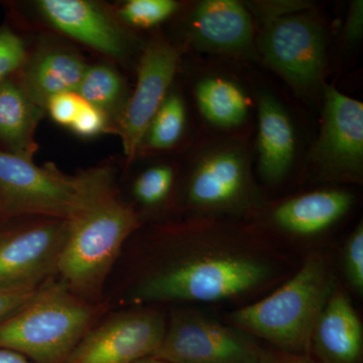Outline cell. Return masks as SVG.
Masks as SVG:
<instances>
[{"label":"cell","instance_id":"cell-27","mask_svg":"<svg viewBox=\"0 0 363 363\" xmlns=\"http://www.w3.org/2000/svg\"><path fill=\"white\" fill-rule=\"evenodd\" d=\"M245 6L250 9L255 23L259 21L279 18L298 11L311 9L310 2L298 1V0H274V1H245Z\"/></svg>","mask_w":363,"mask_h":363},{"label":"cell","instance_id":"cell-29","mask_svg":"<svg viewBox=\"0 0 363 363\" xmlns=\"http://www.w3.org/2000/svg\"><path fill=\"white\" fill-rule=\"evenodd\" d=\"M82 104L83 100L77 93H62L49 100L45 105V111L60 125L71 128Z\"/></svg>","mask_w":363,"mask_h":363},{"label":"cell","instance_id":"cell-22","mask_svg":"<svg viewBox=\"0 0 363 363\" xmlns=\"http://www.w3.org/2000/svg\"><path fill=\"white\" fill-rule=\"evenodd\" d=\"M187 123L185 100L180 92L172 88L164 104L150 121L140 152H162L174 149L185 135Z\"/></svg>","mask_w":363,"mask_h":363},{"label":"cell","instance_id":"cell-35","mask_svg":"<svg viewBox=\"0 0 363 363\" xmlns=\"http://www.w3.org/2000/svg\"><path fill=\"white\" fill-rule=\"evenodd\" d=\"M6 214V211H4V206H2L1 202H0V215Z\"/></svg>","mask_w":363,"mask_h":363},{"label":"cell","instance_id":"cell-31","mask_svg":"<svg viewBox=\"0 0 363 363\" xmlns=\"http://www.w3.org/2000/svg\"><path fill=\"white\" fill-rule=\"evenodd\" d=\"M363 35V2L354 0L350 4L343 26V43L352 45L359 44Z\"/></svg>","mask_w":363,"mask_h":363},{"label":"cell","instance_id":"cell-1","mask_svg":"<svg viewBox=\"0 0 363 363\" xmlns=\"http://www.w3.org/2000/svg\"><path fill=\"white\" fill-rule=\"evenodd\" d=\"M178 233L186 247L140 279L131 294L136 303L219 302L279 274V257L250 227L200 216Z\"/></svg>","mask_w":363,"mask_h":363},{"label":"cell","instance_id":"cell-24","mask_svg":"<svg viewBox=\"0 0 363 363\" xmlns=\"http://www.w3.org/2000/svg\"><path fill=\"white\" fill-rule=\"evenodd\" d=\"M175 183V171L169 164H157L145 169L133 184V194L140 204L157 206L164 202Z\"/></svg>","mask_w":363,"mask_h":363},{"label":"cell","instance_id":"cell-23","mask_svg":"<svg viewBox=\"0 0 363 363\" xmlns=\"http://www.w3.org/2000/svg\"><path fill=\"white\" fill-rule=\"evenodd\" d=\"M180 6L175 0H130L119 9L118 16L133 28H150L168 21Z\"/></svg>","mask_w":363,"mask_h":363},{"label":"cell","instance_id":"cell-13","mask_svg":"<svg viewBox=\"0 0 363 363\" xmlns=\"http://www.w3.org/2000/svg\"><path fill=\"white\" fill-rule=\"evenodd\" d=\"M186 39L197 52L238 61H259L257 26L245 2L201 0L186 16Z\"/></svg>","mask_w":363,"mask_h":363},{"label":"cell","instance_id":"cell-19","mask_svg":"<svg viewBox=\"0 0 363 363\" xmlns=\"http://www.w3.org/2000/svg\"><path fill=\"white\" fill-rule=\"evenodd\" d=\"M87 69L80 56L65 49L40 52L28 64L21 86L45 111L49 100L62 93L77 92Z\"/></svg>","mask_w":363,"mask_h":363},{"label":"cell","instance_id":"cell-20","mask_svg":"<svg viewBox=\"0 0 363 363\" xmlns=\"http://www.w3.org/2000/svg\"><path fill=\"white\" fill-rule=\"evenodd\" d=\"M44 111L20 84L9 79L0 82V143L4 150L33 161L38 150L35 130Z\"/></svg>","mask_w":363,"mask_h":363},{"label":"cell","instance_id":"cell-2","mask_svg":"<svg viewBox=\"0 0 363 363\" xmlns=\"http://www.w3.org/2000/svg\"><path fill=\"white\" fill-rule=\"evenodd\" d=\"M68 222L57 272L74 295L98 298L123 243L140 225L133 207L119 197L107 168L90 169L80 204Z\"/></svg>","mask_w":363,"mask_h":363},{"label":"cell","instance_id":"cell-33","mask_svg":"<svg viewBox=\"0 0 363 363\" xmlns=\"http://www.w3.org/2000/svg\"><path fill=\"white\" fill-rule=\"evenodd\" d=\"M0 363H32L28 358L13 352V351L0 348Z\"/></svg>","mask_w":363,"mask_h":363},{"label":"cell","instance_id":"cell-15","mask_svg":"<svg viewBox=\"0 0 363 363\" xmlns=\"http://www.w3.org/2000/svg\"><path fill=\"white\" fill-rule=\"evenodd\" d=\"M255 109L257 172L267 185H279L291 173L297 157L295 123L285 104L272 91L257 92Z\"/></svg>","mask_w":363,"mask_h":363},{"label":"cell","instance_id":"cell-7","mask_svg":"<svg viewBox=\"0 0 363 363\" xmlns=\"http://www.w3.org/2000/svg\"><path fill=\"white\" fill-rule=\"evenodd\" d=\"M89 171L76 176L0 150V202L6 214L68 220L80 204Z\"/></svg>","mask_w":363,"mask_h":363},{"label":"cell","instance_id":"cell-14","mask_svg":"<svg viewBox=\"0 0 363 363\" xmlns=\"http://www.w3.org/2000/svg\"><path fill=\"white\" fill-rule=\"evenodd\" d=\"M40 13L50 25L105 56L124 60L133 42L104 7L87 0H40Z\"/></svg>","mask_w":363,"mask_h":363},{"label":"cell","instance_id":"cell-32","mask_svg":"<svg viewBox=\"0 0 363 363\" xmlns=\"http://www.w3.org/2000/svg\"><path fill=\"white\" fill-rule=\"evenodd\" d=\"M259 363H322L311 354L301 355L291 354V353L281 352L274 350H264L262 348V357Z\"/></svg>","mask_w":363,"mask_h":363},{"label":"cell","instance_id":"cell-21","mask_svg":"<svg viewBox=\"0 0 363 363\" xmlns=\"http://www.w3.org/2000/svg\"><path fill=\"white\" fill-rule=\"evenodd\" d=\"M76 93L108 118L117 114V123L130 98L121 74L107 65L87 67Z\"/></svg>","mask_w":363,"mask_h":363},{"label":"cell","instance_id":"cell-26","mask_svg":"<svg viewBox=\"0 0 363 363\" xmlns=\"http://www.w3.org/2000/svg\"><path fill=\"white\" fill-rule=\"evenodd\" d=\"M346 278L357 293L363 291V226L358 224L346 242L344 250Z\"/></svg>","mask_w":363,"mask_h":363},{"label":"cell","instance_id":"cell-4","mask_svg":"<svg viewBox=\"0 0 363 363\" xmlns=\"http://www.w3.org/2000/svg\"><path fill=\"white\" fill-rule=\"evenodd\" d=\"M97 314L96 306L74 295L63 281H47L28 305L0 323V348L35 363H65Z\"/></svg>","mask_w":363,"mask_h":363},{"label":"cell","instance_id":"cell-3","mask_svg":"<svg viewBox=\"0 0 363 363\" xmlns=\"http://www.w3.org/2000/svg\"><path fill=\"white\" fill-rule=\"evenodd\" d=\"M330 269L322 255H311L269 297L230 315L234 328L291 354H311L313 334L333 292Z\"/></svg>","mask_w":363,"mask_h":363},{"label":"cell","instance_id":"cell-6","mask_svg":"<svg viewBox=\"0 0 363 363\" xmlns=\"http://www.w3.org/2000/svg\"><path fill=\"white\" fill-rule=\"evenodd\" d=\"M255 26L259 61L301 96L323 91L327 33L311 9L259 21Z\"/></svg>","mask_w":363,"mask_h":363},{"label":"cell","instance_id":"cell-5","mask_svg":"<svg viewBox=\"0 0 363 363\" xmlns=\"http://www.w3.org/2000/svg\"><path fill=\"white\" fill-rule=\"evenodd\" d=\"M247 135H210L195 150L185 187L188 207L204 217L242 216L259 208Z\"/></svg>","mask_w":363,"mask_h":363},{"label":"cell","instance_id":"cell-8","mask_svg":"<svg viewBox=\"0 0 363 363\" xmlns=\"http://www.w3.org/2000/svg\"><path fill=\"white\" fill-rule=\"evenodd\" d=\"M262 348L245 332L194 311H174L152 357L169 363H259Z\"/></svg>","mask_w":363,"mask_h":363},{"label":"cell","instance_id":"cell-18","mask_svg":"<svg viewBox=\"0 0 363 363\" xmlns=\"http://www.w3.org/2000/svg\"><path fill=\"white\" fill-rule=\"evenodd\" d=\"M362 348L359 317L347 296L333 290L313 334L314 357L322 363H359Z\"/></svg>","mask_w":363,"mask_h":363},{"label":"cell","instance_id":"cell-10","mask_svg":"<svg viewBox=\"0 0 363 363\" xmlns=\"http://www.w3.org/2000/svg\"><path fill=\"white\" fill-rule=\"evenodd\" d=\"M68 235L64 219L43 218L0 234V290H33L57 272Z\"/></svg>","mask_w":363,"mask_h":363},{"label":"cell","instance_id":"cell-11","mask_svg":"<svg viewBox=\"0 0 363 363\" xmlns=\"http://www.w3.org/2000/svg\"><path fill=\"white\" fill-rule=\"evenodd\" d=\"M181 55L180 48L161 37L143 48L135 90L117 123L123 152L130 162L140 154L150 121L172 90Z\"/></svg>","mask_w":363,"mask_h":363},{"label":"cell","instance_id":"cell-9","mask_svg":"<svg viewBox=\"0 0 363 363\" xmlns=\"http://www.w3.org/2000/svg\"><path fill=\"white\" fill-rule=\"evenodd\" d=\"M321 128L309 160L323 180L360 183L363 177V104L331 85L322 91Z\"/></svg>","mask_w":363,"mask_h":363},{"label":"cell","instance_id":"cell-12","mask_svg":"<svg viewBox=\"0 0 363 363\" xmlns=\"http://www.w3.org/2000/svg\"><path fill=\"white\" fill-rule=\"evenodd\" d=\"M166 327L164 315L157 310L114 315L91 328L65 363H135L154 355Z\"/></svg>","mask_w":363,"mask_h":363},{"label":"cell","instance_id":"cell-34","mask_svg":"<svg viewBox=\"0 0 363 363\" xmlns=\"http://www.w3.org/2000/svg\"><path fill=\"white\" fill-rule=\"evenodd\" d=\"M135 363H169L167 362H164V360L157 359V358H155L152 357L143 358V359L138 360Z\"/></svg>","mask_w":363,"mask_h":363},{"label":"cell","instance_id":"cell-25","mask_svg":"<svg viewBox=\"0 0 363 363\" xmlns=\"http://www.w3.org/2000/svg\"><path fill=\"white\" fill-rule=\"evenodd\" d=\"M26 45L9 28L0 30V82L25 64Z\"/></svg>","mask_w":363,"mask_h":363},{"label":"cell","instance_id":"cell-16","mask_svg":"<svg viewBox=\"0 0 363 363\" xmlns=\"http://www.w3.org/2000/svg\"><path fill=\"white\" fill-rule=\"evenodd\" d=\"M193 96L212 135H247L255 100L240 79L228 72H204L196 79Z\"/></svg>","mask_w":363,"mask_h":363},{"label":"cell","instance_id":"cell-30","mask_svg":"<svg viewBox=\"0 0 363 363\" xmlns=\"http://www.w3.org/2000/svg\"><path fill=\"white\" fill-rule=\"evenodd\" d=\"M42 286L33 290H0V323L28 305Z\"/></svg>","mask_w":363,"mask_h":363},{"label":"cell","instance_id":"cell-17","mask_svg":"<svg viewBox=\"0 0 363 363\" xmlns=\"http://www.w3.org/2000/svg\"><path fill=\"white\" fill-rule=\"evenodd\" d=\"M353 203L354 196L343 189L312 191L277 204L269 211V221L293 235H316L341 220Z\"/></svg>","mask_w":363,"mask_h":363},{"label":"cell","instance_id":"cell-28","mask_svg":"<svg viewBox=\"0 0 363 363\" xmlns=\"http://www.w3.org/2000/svg\"><path fill=\"white\" fill-rule=\"evenodd\" d=\"M108 126V117L104 112L86 104L83 100L75 121L72 123L71 130L82 138H94L104 133Z\"/></svg>","mask_w":363,"mask_h":363}]
</instances>
